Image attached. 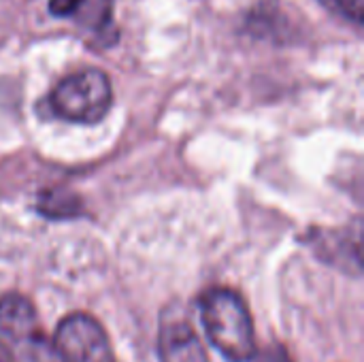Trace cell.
<instances>
[{
    "mask_svg": "<svg viewBox=\"0 0 364 362\" xmlns=\"http://www.w3.org/2000/svg\"><path fill=\"white\" fill-rule=\"evenodd\" d=\"M256 356H258L256 362H292L288 352L282 346H273V348H269V350H264L262 354H256Z\"/></svg>",
    "mask_w": 364,
    "mask_h": 362,
    "instance_id": "9c48e42d",
    "label": "cell"
},
{
    "mask_svg": "<svg viewBox=\"0 0 364 362\" xmlns=\"http://www.w3.org/2000/svg\"><path fill=\"white\" fill-rule=\"evenodd\" d=\"M0 348L15 362H58L34 305L15 292L0 299Z\"/></svg>",
    "mask_w": 364,
    "mask_h": 362,
    "instance_id": "7a4b0ae2",
    "label": "cell"
},
{
    "mask_svg": "<svg viewBox=\"0 0 364 362\" xmlns=\"http://www.w3.org/2000/svg\"><path fill=\"white\" fill-rule=\"evenodd\" d=\"M200 320L211 346L228 362L256 358L254 322L245 301L226 288L207 290L200 297Z\"/></svg>",
    "mask_w": 364,
    "mask_h": 362,
    "instance_id": "6da1fadb",
    "label": "cell"
},
{
    "mask_svg": "<svg viewBox=\"0 0 364 362\" xmlns=\"http://www.w3.org/2000/svg\"><path fill=\"white\" fill-rule=\"evenodd\" d=\"M38 211L45 218L51 220H66V218H75L81 211V201L77 194L68 192V190H45L38 194L36 201Z\"/></svg>",
    "mask_w": 364,
    "mask_h": 362,
    "instance_id": "8992f818",
    "label": "cell"
},
{
    "mask_svg": "<svg viewBox=\"0 0 364 362\" xmlns=\"http://www.w3.org/2000/svg\"><path fill=\"white\" fill-rule=\"evenodd\" d=\"M158 354L160 362H209L200 339L183 320L164 322L160 326Z\"/></svg>",
    "mask_w": 364,
    "mask_h": 362,
    "instance_id": "5b68a950",
    "label": "cell"
},
{
    "mask_svg": "<svg viewBox=\"0 0 364 362\" xmlns=\"http://www.w3.org/2000/svg\"><path fill=\"white\" fill-rule=\"evenodd\" d=\"M113 102V90L109 77L100 68H85L64 77L51 92V111L66 122L96 124L100 122Z\"/></svg>",
    "mask_w": 364,
    "mask_h": 362,
    "instance_id": "3957f363",
    "label": "cell"
},
{
    "mask_svg": "<svg viewBox=\"0 0 364 362\" xmlns=\"http://www.w3.org/2000/svg\"><path fill=\"white\" fill-rule=\"evenodd\" d=\"M87 0H49V13L53 17H73Z\"/></svg>",
    "mask_w": 364,
    "mask_h": 362,
    "instance_id": "ba28073f",
    "label": "cell"
},
{
    "mask_svg": "<svg viewBox=\"0 0 364 362\" xmlns=\"http://www.w3.org/2000/svg\"><path fill=\"white\" fill-rule=\"evenodd\" d=\"M328 11L354 21L356 26L363 23V0H320Z\"/></svg>",
    "mask_w": 364,
    "mask_h": 362,
    "instance_id": "52a82bcc",
    "label": "cell"
},
{
    "mask_svg": "<svg viewBox=\"0 0 364 362\" xmlns=\"http://www.w3.org/2000/svg\"><path fill=\"white\" fill-rule=\"evenodd\" d=\"M53 352L58 362H117L105 329L87 314H70L58 324Z\"/></svg>",
    "mask_w": 364,
    "mask_h": 362,
    "instance_id": "277c9868",
    "label": "cell"
}]
</instances>
